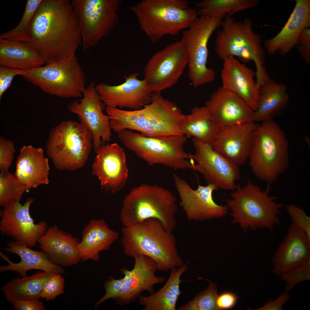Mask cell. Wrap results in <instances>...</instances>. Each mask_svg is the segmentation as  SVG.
<instances>
[{"label":"cell","instance_id":"17","mask_svg":"<svg viewBox=\"0 0 310 310\" xmlns=\"http://www.w3.org/2000/svg\"><path fill=\"white\" fill-rule=\"evenodd\" d=\"M82 99L68 105V110L78 116L80 123L88 129L92 135L94 151L111 140L110 118L103 113L104 104L100 100L94 82L86 88Z\"/></svg>","mask_w":310,"mask_h":310},{"label":"cell","instance_id":"31","mask_svg":"<svg viewBox=\"0 0 310 310\" xmlns=\"http://www.w3.org/2000/svg\"><path fill=\"white\" fill-rule=\"evenodd\" d=\"M45 61L30 43L0 38V65L24 70L42 66Z\"/></svg>","mask_w":310,"mask_h":310},{"label":"cell","instance_id":"11","mask_svg":"<svg viewBox=\"0 0 310 310\" xmlns=\"http://www.w3.org/2000/svg\"><path fill=\"white\" fill-rule=\"evenodd\" d=\"M22 76L42 91L64 98L83 97L86 88L84 73L75 55L62 61L24 70Z\"/></svg>","mask_w":310,"mask_h":310},{"label":"cell","instance_id":"41","mask_svg":"<svg viewBox=\"0 0 310 310\" xmlns=\"http://www.w3.org/2000/svg\"><path fill=\"white\" fill-rule=\"evenodd\" d=\"M121 272L122 274L124 275L123 278L116 279L112 276H109L108 277V280L105 282L104 286L105 293L96 303L95 306V309L106 300L109 299H113L121 288L126 280L131 274V270H129L123 267L121 268Z\"/></svg>","mask_w":310,"mask_h":310},{"label":"cell","instance_id":"35","mask_svg":"<svg viewBox=\"0 0 310 310\" xmlns=\"http://www.w3.org/2000/svg\"><path fill=\"white\" fill-rule=\"evenodd\" d=\"M219 128L205 106H196L185 115L181 131L187 137H191L212 146Z\"/></svg>","mask_w":310,"mask_h":310},{"label":"cell","instance_id":"14","mask_svg":"<svg viewBox=\"0 0 310 310\" xmlns=\"http://www.w3.org/2000/svg\"><path fill=\"white\" fill-rule=\"evenodd\" d=\"M188 56L181 40L156 53L144 68V79L152 91L161 92L178 82L187 66Z\"/></svg>","mask_w":310,"mask_h":310},{"label":"cell","instance_id":"16","mask_svg":"<svg viewBox=\"0 0 310 310\" xmlns=\"http://www.w3.org/2000/svg\"><path fill=\"white\" fill-rule=\"evenodd\" d=\"M34 199L27 198L23 204L20 202H11L0 211V232L2 235L23 243L30 248L36 245L39 238L49 228L47 222L35 223L30 208Z\"/></svg>","mask_w":310,"mask_h":310},{"label":"cell","instance_id":"21","mask_svg":"<svg viewBox=\"0 0 310 310\" xmlns=\"http://www.w3.org/2000/svg\"><path fill=\"white\" fill-rule=\"evenodd\" d=\"M135 263L129 276L113 299L118 305L129 304L138 299L145 291L150 294L155 292L154 286L166 280L164 276L156 275L157 265L152 258L142 255L134 258Z\"/></svg>","mask_w":310,"mask_h":310},{"label":"cell","instance_id":"18","mask_svg":"<svg viewBox=\"0 0 310 310\" xmlns=\"http://www.w3.org/2000/svg\"><path fill=\"white\" fill-rule=\"evenodd\" d=\"M173 178L180 199V204L190 220L199 221L219 218L225 216L228 209L226 205L216 203L213 197L214 186L199 185L192 189L184 180L175 174Z\"/></svg>","mask_w":310,"mask_h":310},{"label":"cell","instance_id":"3","mask_svg":"<svg viewBox=\"0 0 310 310\" xmlns=\"http://www.w3.org/2000/svg\"><path fill=\"white\" fill-rule=\"evenodd\" d=\"M171 231L158 220L150 218L122 228L121 243L124 253L134 258L144 255L156 263L158 270L166 272L180 267L184 261L178 252Z\"/></svg>","mask_w":310,"mask_h":310},{"label":"cell","instance_id":"28","mask_svg":"<svg viewBox=\"0 0 310 310\" xmlns=\"http://www.w3.org/2000/svg\"><path fill=\"white\" fill-rule=\"evenodd\" d=\"M78 239L55 225L49 227L38 239L41 250L53 263L62 267L78 264L81 259L76 249Z\"/></svg>","mask_w":310,"mask_h":310},{"label":"cell","instance_id":"34","mask_svg":"<svg viewBox=\"0 0 310 310\" xmlns=\"http://www.w3.org/2000/svg\"><path fill=\"white\" fill-rule=\"evenodd\" d=\"M55 273L38 271L30 276L14 278L1 289L12 304L19 300H38L45 284Z\"/></svg>","mask_w":310,"mask_h":310},{"label":"cell","instance_id":"43","mask_svg":"<svg viewBox=\"0 0 310 310\" xmlns=\"http://www.w3.org/2000/svg\"><path fill=\"white\" fill-rule=\"evenodd\" d=\"M286 211L294 225L303 231L310 238V217L301 208L292 204L286 206Z\"/></svg>","mask_w":310,"mask_h":310},{"label":"cell","instance_id":"1","mask_svg":"<svg viewBox=\"0 0 310 310\" xmlns=\"http://www.w3.org/2000/svg\"><path fill=\"white\" fill-rule=\"evenodd\" d=\"M30 43L49 64L75 55L82 40L71 2L43 0L31 22Z\"/></svg>","mask_w":310,"mask_h":310},{"label":"cell","instance_id":"27","mask_svg":"<svg viewBox=\"0 0 310 310\" xmlns=\"http://www.w3.org/2000/svg\"><path fill=\"white\" fill-rule=\"evenodd\" d=\"M30 248L23 243L15 241H9L7 246L4 249V251L18 255L21 260L20 262L14 263L7 255L0 251V256L8 264L1 266L0 272L16 271L22 277L27 276V272L33 270L61 274H64V269L60 266L52 263L47 253L42 251L34 250Z\"/></svg>","mask_w":310,"mask_h":310},{"label":"cell","instance_id":"29","mask_svg":"<svg viewBox=\"0 0 310 310\" xmlns=\"http://www.w3.org/2000/svg\"><path fill=\"white\" fill-rule=\"evenodd\" d=\"M50 169L48 159L42 148L24 146L17 157L14 175L26 186L28 192L31 188L49 183Z\"/></svg>","mask_w":310,"mask_h":310},{"label":"cell","instance_id":"24","mask_svg":"<svg viewBox=\"0 0 310 310\" xmlns=\"http://www.w3.org/2000/svg\"><path fill=\"white\" fill-rule=\"evenodd\" d=\"M310 259V238L302 230L291 224L272 256V273L278 275Z\"/></svg>","mask_w":310,"mask_h":310},{"label":"cell","instance_id":"15","mask_svg":"<svg viewBox=\"0 0 310 310\" xmlns=\"http://www.w3.org/2000/svg\"><path fill=\"white\" fill-rule=\"evenodd\" d=\"M195 148L191 158L196 162L192 170L200 174L208 184L220 189L233 191L240 178L239 166L215 150L212 146L194 138Z\"/></svg>","mask_w":310,"mask_h":310},{"label":"cell","instance_id":"33","mask_svg":"<svg viewBox=\"0 0 310 310\" xmlns=\"http://www.w3.org/2000/svg\"><path fill=\"white\" fill-rule=\"evenodd\" d=\"M259 96L254 122L273 120L287 104L289 95L284 84L270 79L259 89Z\"/></svg>","mask_w":310,"mask_h":310},{"label":"cell","instance_id":"49","mask_svg":"<svg viewBox=\"0 0 310 310\" xmlns=\"http://www.w3.org/2000/svg\"><path fill=\"white\" fill-rule=\"evenodd\" d=\"M15 310H45L43 302L38 300H22L17 301L12 304Z\"/></svg>","mask_w":310,"mask_h":310},{"label":"cell","instance_id":"47","mask_svg":"<svg viewBox=\"0 0 310 310\" xmlns=\"http://www.w3.org/2000/svg\"><path fill=\"white\" fill-rule=\"evenodd\" d=\"M239 298L230 292H224L218 295L216 299V305L218 310L232 308L235 306Z\"/></svg>","mask_w":310,"mask_h":310},{"label":"cell","instance_id":"22","mask_svg":"<svg viewBox=\"0 0 310 310\" xmlns=\"http://www.w3.org/2000/svg\"><path fill=\"white\" fill-rule=\"evenodd\" d=\"M205 106L219 127L254 122V111L237 94L222 86L212 94Z\"/></svg>","mask_w":310,"mask_h":310},{"label":"cell","instance_id":"2","mask_svg":"<svg viewBox=\"0 0 310 310\" xmlns=\"http://www.w3.org/2000/svg\"><path fill=\"white\" fill-rule=\"evenodd\" d=\"M152 100L142 109L126 111L107 107L111 130L118 134L124 129L136 130L146 136L159 137L183 135L185 115L177 104L154 92Z\"/></svg>","mask_w":310,"mask_h":310},{"label":"cell","instance_id":"19","mask_svg":"<svg viewBox=\"0 0 310 310\" xmlns=\"http://www.w3.org/2000/svg\"><path fill=\"white\" fill-rule=\"evenodd\" d=\"M138 73L125 76V82L117 86L102 83L96 86L100 100L107 107L137 110L150 103L153 92L145 80L138 78Z\"/></svg>","mask_w":310,"mask_h":310},{"label":"cell","instance_id":"32","mask_svg":"<svg viewBox=\"0 0 310 310\" xmlns=\"http://www.w3.org/2000/svg\"><path fill=\"white\" fill-rule=\"evenodd\" d=\"M189 260L182 266L171 270L168 278L163 286L156 292L148 296H140V304L143 310H175L178 299L182 292L180 284L183 280L182 275L188 269Z\"/></svg>","mask_w":310,"mask_h":310},{"label":"cell","instance_id":"8","mask_svg":"<svg viewBox=\"0 0 310 310\" xmlns=\"http://www.w3.org/2000/svg\"><path fill=\"white\" fill-rule=\"evenodd\" d=\"M186 0H144L130 7L142 30L153 44L166 35H176L197 18Z\"/></svg>","mask_w":310,"mask_h":310},{"label":"cell","instance_id":"7","mask_svg":"<svg viewBox=\"0 0 310 310\" xmlns=\"http://www.w3.org/2000/svg\"><path fill=\"white\" fill-rule=\"evenodd\" d=\"M252 26L251 18L237 21L232 16H226L221 29L217 33L215 51L219 57L223 60L237 57L244 62L253 61L256 68V81L262 83L269 76L264 66L265 55L261 36L253 31Z\"/></svg>","mask_w":310,"mask_h":310},{"label":"cell","instance_id":"4","mask_svg":"<svg viewBox=\"0 0 310 310\" xmlns=\"http://www.w3.org/2000/svg\"><path fill=\"white\" fill-rule=\"evenodd\" d=\"M271 185L262 190L248 180L243 186L237 184L226 201L233 223L245 232L266 229L272 232L280 224L279 214L284 205L277 203V197L270 195Z\"/></svg>","mask_w":310,"mask_h":310},{"label":"cell","instance_id":"39","mask_svg":"<svg viewBox=\"0 0 310 310\" xmlns=\"http://www.w3.org/2000/svg\"><path fill=\"white\" fill-rule=\"evenodd\" d=\"M209 285L206 289L196 295L191 300L181 305L178 310H217L216 299L218 296L216 284L206 279Z\"/></svg>","mask_w":310,"mask_h":310},{"label":"cell","instance_id":"40","mask_svg":"<svg viewBox=\"0 0 310 310\" xmlns=\"http://www.w3.org/2000/svg\"><path fill=\"white\" fill-rule=\"evenodd\" d=\"M286 283L285 292L288 293L297 284L310 280V259L278 275Z\"/></svg>","mask_w":310,"mask_h":310},{"label":"cell","instance_id":"9","mask_svg":"<svg viewBox=\"0 0 310 310\" xmlns=\"http://www.w3.org/2000/svg\"><path fill=\"white\" fill-rule=\"evenodd\" d=\"M118 137L124 146L150 165L161 164L175 170L192 169L188 160L191 154L184 150L187 137L183 135L151 137L124 129Z\"/></svg>","mask_w":310,"mask_h":310},{"label":"cell","instance_id":"38","mask_svg":"<svg viewBox=\"0 0 310 310\" xmlns=\"http://www.w3.org/2000/svg\"><path fill=\"white\" fill-rule=\"evenodd\" d=\"M27 192L26 186L14 175L7 171L0 173V206L4 207L10 203L20 202L23 194Z\"/></svg>","mask_w":310,"mask_h":310},{"label":"cell","instance_id":"48","mask_svg":"<svg viewBox=\"0 0 310 310\" xmlns=\"http://www.w3.org/2000/svg\"><path fill=\"white\" fill-rule=\"evenodd\" d=\"M290 299V296L289 294L284 292L282 293L275 299H271L265 303L263 306L254 310H283V305Z\"/></svg>","mask_w":310,"mask_h":310},{"label":"cell","instance_id":"37","mask_svg":"<svg viewBox=\"0 0 310 310\" xmlns=\"http://www.w3.org/2000/svg\"><path fill=\"white\" fill-rule=\"evenodd\" d=\"M42 1L27 0L22 17L19 23L14 28L1 34L0 38L30 43V24Z\"/></svg>","mask_w":310,"mask_h":310},{"label":"cell","instance_id":"10","mask_svg":"<svg viewBox=\"0 0 310 310\" xmlns=\"http://www.w3.org/2000/svg\"><path fill=\"white\" fill-rule=\"evenodd\" d=\"M92 147V135L86 127L64 121L51 130L46 152L57 169L74 170L85 165Z\"/></svg>","mask_w":310,"mask_h":310},{"label":"cell","instance_id":"6","mask_svg":"<svg viewBox=\"0 0 310 310\" xmlns=\"http://www.w3.org/2000/svg\"><path fill=\"white\" fill-rule=\"evenodd\" d=\"M177 208L175 197L170 191L144 184L133 189L124 198L120 220L123 226H128L154 218L172 232L177 224Z\"/></svg>","mask_w":310,"mask_h":310},{"label":"cell","instance_id":"44","mask_svg":"<svg viewBox=\"0 0 310 310\" xmlns=\"http://www.w3.org/2000/svg\"><path fill=\"white\" fill-rule=\"evenodd\" d=\"M15 152L13 142L0 137V170L8 171Z\"/></svg>","mask_w":310,"mask_h":310},{"label":"cell","instance_id":"45","mask_svg":"<svg viewBox=\"0 0 310 310\" xmlns=\"http://www.w3.org/2000/svg\"><path fill=\"white\" fill-rule=\"evenodd\" d=\"M24 70L0 66V99L10 86L13 78L17 75H22Z\"/></svg>","mask_w":310,"mask_h":310},{"label":"cell","instance_id":"13","mask_svg":"<svg viewBox=\"0 0 310 310\" xmlns=\"http://www.w3.org/2000/svg\"><path fill=\"white\" fill-rule=\"evenodd\" d=\"M224 16H200L182 31L181 40L185 45L188 54V76L195 88L215 79V71L206 65L208 43L213 33L220 26Z\"/></svg>","mask_w":310,"mask_h":310},{"label":"cell","instance_id":"42","mask_svg":"<svg viewBox=\"0 0 310 310\" xmlns=\"http://www.w3.org/2000/svg\"><path fill=\"white\" fill-rule=\"evenodd\" d=\"M59 274H54L46 283L40 294V298L49 301L55 299L64 292L65 281Z\"/></svg>","mask_w":310,"mask_h":310},{"label":"cell","instance_id":"5","mask_svg":"<svg viewBox=\"0 0 310 310\" xmlns=\"http://www.w3.org/2000/svg\"><path fill=\"white\" fill-rule=\"evenodd\" d=\"M248 159L254 175L268 184L274 183L288 168V142L284 131L273 120L257 125Z\"/></svg>","mask_w":310,"mask_h":310},{"label":"cell","instance_id":"12","mask_svg":"<svg viewBox=\"0 0 310 310\" xmlns=\"http://www.w3.org/2000/svg\"><path fill=\"white\" fill-rule=\"evenodd\" d=\"M71 2L84 51L98 44L119 22L121 0H73Z\"/></svg>","mask_w":310,"mask_h":310},{"label":"cell","instance_id":"30","mask_svg":"<svg viewBox=\"0 0 310 310\" xmlns=\"http://www.w3.org/2000/svg\"><path fill=\"white\" fill-rule=\"evenodd\" d=\"M82 236L76 247L81 260L96 261L99 260V252L108 250L119 234L111 229L104 220L93 219L84 228Z\"/></svg>","mask_w":310,"mask_h":310},{"label":"cell","instance_id":"20","mask_svg":"<svg viewBox=\"0 0 310 310\" xmlns=\"http://www.w3.org/2000/svg\"><path fill=\"white\" fill-rule=\"evenodd\" d=\"M96 154L92 166L93 175L98 178L102 188L112 193L125 185L128 177L126 158L123 148L117 144L102 145Z\"/></svg>","mask_w":310,"mask_h":310},{"label":"cell","instance_id":"23","mask_svg":"<svg viewBox=\"0 0 310 310\" xmlns=\"http://www.w3.org/2000/svg\"><path fill=\"white\" fill-rule=\"evenodd\" d=\"M257 125L252 121L220 127L212 146L234 164L242 165L248 159L253 134Z\"/></svg>","mask_w":310,"mask_h":310},{"label":"cell","instance_id":"25","mask_svg":"<svg viewBox=\"0 0 310 310\" xmlns=\"http://www.w3.org/2000/svg\"><path fill=\"white\" fill-rule=\"evenodd\" d=\"M221 72L222 86L241 97L254 111L256 110L259 89L254 80L255 73L235 57L224 59Z\"/></svg>","mask_w":310,"mask_h":310},{"label":"cell","instance_id":"36","mask_svg":"<svg viewBox=\"0 0 310 310\" xmlns=\"http://www.w3.org/2000/svg\"><path fill=\"white\" fill-rule=\"evenodd\" d=\"M258 0H204L196 3L198 15L232 16L238 12L256 6Z\"/></svg>","mask_w":310,"mask_h":310},{"label":"cell","instance_id":"26","mask_svg":"<svg viewBox=\"0 0 310 310\" xmlns=\"http://www.w3.org/2000/svg\"><path fill=\"white\" fill-rule=\"evenodd\" d=\"M292 12L281 30L275 36L265 40L264 45L267 52L286 55L298 43L302 31L310 26V0H296Z\"/></svg>","mask_w":310,"mask_h":310},{"label":"cell","instance_id":"46","mask_svg":"<svg viewBox=\"0 0 310 310\" xmlns=\"http://www.w3.org/2000/svg\"><path fill=\"white\" fill-rule=\"evenodd\" d=\"M300 54L307 63L310 61V29H303L299 36L296 45Z\"/></svg>","mask_w":310,"mask_h":310}]
</instances>
